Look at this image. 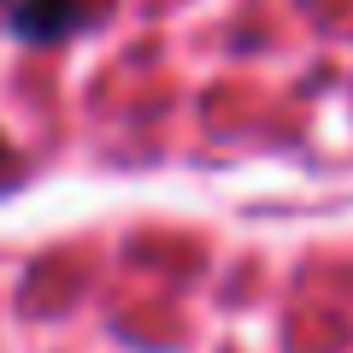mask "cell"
Returning <instances> with one entry per match:
<instances>
[{"instance_id": "1", "label": "cell", "mask_w": 353, "mask_h": 353, "mask_svg": "<svg viewBox=\"0 0 353 353\" xmlns=\"http://www.w3.org/2000/svg\"><path fill=\"white\" fill-rule=\"evenodd\" d=\"M112 0H6V24L24 41H65L88 30Z\"/></svg>"}, {"instance_id": "2", "label": "cell", "mask_w": 353, "mask_h": 353, "mask_svg": "<svg viewBox=\"0 0 353 353\" xmlns=\"http://www.w3.org/2000/svg\"><path fill=\"white\" fill-rule=\"evenodd\" d=\"M12 171H18V153L6 148V136H0V183H6V176H12Z\"/></svg>"}]
</instances>
